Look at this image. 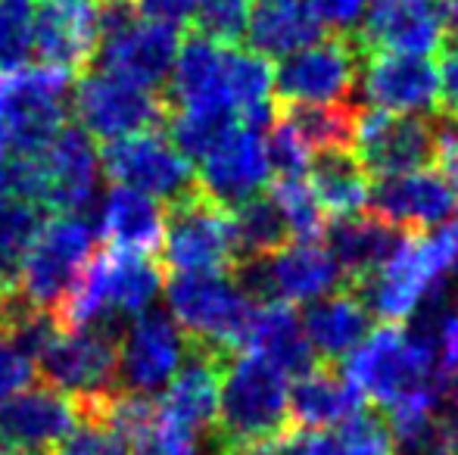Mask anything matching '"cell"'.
I'll return each instance as SVG.
<instances>
[{"instance_id":"23","label":"cell","mask_w":458,"mask_h":455,"mask_svg":"<svg viewBox=\"0 0 458 455\" xmlns=\"http://www.w3.org/2000/svg\"><path fill=\"white\" fill-rule=\"evenodd\" d=\"M228 362H231L228 352L191 343L184 365L172 377L169 387H165L163 400L157 402L165 425H172L175 431H182L193 440L209 437L218 421L222 377Z\"/></svg>"},{"instance_id":"37","label":"cell","mask_w":458,"mask_h":455,"mask_svg":"<svg viewBox=\"0 0 458 455\" xmlns=\"http://www.w3.org/2000/svg\"><path fill=\"white\" fill-rule=\"evenodd\" d=\"M169 140L182 150L191 163H203L237 125L234 113L228 110H193V113H169Z\"/></svg>"},{"instance_id":"3","label":"cell","mask_w":458,"mask_h":455,"mask_svg":"<svg viewBox=\"0 0 458 455\" xmlns=\"http://www.w3.org/2000/svg\"><path fill=\"white\" fill-rule=\"evenodd\" d=\"M165 291V274L153 256L106 249L88 262L85 274L56 312L63 331L115 328L122 318H138L153 309Z\"/></svg>"},{"instance_id":"30","label":"cell","mask_w":458,"mask_h":455,"mask_svg":"<svg viewBox=\"0 0 458 455\" xmlns=\"http://www.w3.org/2000/svg\"><path fill=\"white\" fill-rule=\"evenodd\" d=\"M241 352L259 356L284 377H300L318 365L302 331V318L293 312V306L284 303H268L256 309Z\"/></svg>"},{"instance_id":"17","label":"cell","mask_w":458,"mask_h":455,"mask_svg":"<svg viewBox=\"0 0 458 455\" xmlns=\"http://www.w3.org/2000/svg\"><path fill=\"white\" fill-rule=\"evenodd\" d=\"M100 150L79 125H66L38 156V206L56 215H81L100 188Z\"/></svg>"},{"instance_id":"34","label":"cell","mask_w":458,"mask_h":455,"mask_svg":"<svg viewBox=\"0 0 458 455\" xmlns=\"http://www.w3.org/2000/svg\"><path fill=\"white\" fill-rule=\"evenodd\" d=\"M309 455H396L384 412L362 409L352 418L309 437Z\"/></svg>"},{"instance_id":"12","label":"cell","mask_w":458,"mask_h":455,"mask_svg":"<svg viewBox=\"0 0 458 455\" xmlns=\"http://www.w3.org/2000/svg\"><path fill=\"white\" fill-rule=\"evenodd\" d=\"M72 75L50 66L10 72L4 110V138L10 156H38L66 128L72 104Z\"/></svg>"},{"instance_id":"43","label":"cell","mask_w":458,"mask_h":455,"mask_svg":"<svg viewBox=\"0 0 458 455\" xmlns=\"http://www.w3.org/2000/svg\"><path fill=\"white\" fill-rule=\"evenodd\" d=\"M31 377H35V362L10 337L0 334V402L29 387Z\"/></svg>"},{"instance_id":"15","label":"cell","mask_w":458,"mask_h":455,"mask_svg":"<svg viewBox=\"0 0 458 455\" xmlns=\"http://www.w3.org/2000/svg\"><path fill=\"white\" fill-rule=\"evenodd\" d=\"M191 341L169 312L150 309L131 318L119 337V387L122 393L150 396L165 390L184 365Z\"/></svg>"},{"instance_id":"31","label":"cell","mask_w":458,"mask_h":455,"mask_svg":"<svg viewBox=\"0 0 458 455\" xmlns=\"http://www.w3.org/2000/svg\"><path fill=\"white\" fill-rule=\"evenodd\" d=\"M321 38L325 29L306 0H253L247 25V44L253 54L284 60Z\"/></svg>"},{"instance_id":"1","label":"cell","mask_w":458,"mask_h":455,"mask_svg":"<svg viewBox=\"0 0 458 455\" xmlns=\"http://www.w3.org/2000/svg\"><path fill=\"white\" fill-rule=\"evenodd\" d=\"M344 371L377 412L393 415L405 409H440L443 375L430 343L418 331L380 324L344 362Z\"/></svg>"},{"instance_id":"38","label":"cell","mask_w":458,"mask_h":455,"mask_svg":"<svg viewBox=\"0 0 458 455\" xmlns=\"http://www.w3.org/2000/svg\"><path fill=\"white\" fill-rule=\"evenodd\" d=\"M272 200L277 203V209H281L293 240H321V237H325V228H327L325 213H321L318 200H315L306 178L275 181Z\"/></svg>"},{"instance_id":"20","label":"cell","mask_w":458,"mask_h":455,"mask_svg":"<svg viewBox=\"0 0 458 455\" xmlns=\"http://www.w3.org/2000/svg\"><path fill=\"white\" fill-rule=\"evenodd\" d=\"M81 427L75 400L35 383L0 402V450L13 452H56Z\"/></svg>"},{"instance_id":"6","label":"cell","mask_w":458,"mask_h":455,"mask_svg":"<svg viewBox=\"0 0 458 455\" xmlns=\"http://www.w3.org/2000/svg\"><path fill=\"white\" fill-rule=\"evenodd\" d=\"M178 50L182 35L175 25L144 19L131 0H100V69L159 91L169 85Z\"/></svg>"},{"instance_id":"22","label":"cell","mask_w":458,"mask_h":455,"mask_svg":"<svg viewBox=\"0 0 458 455\" xmlns=\"http://www.w3.org/2000/svg\"><path fill=\"white\" fill-rule=\"evenodd\" d=\"M31 41L41 66L85 72L100 47V0H35Z\"/></svg>"},{"instance_id":"45","label":"cell","mask_w":458,"mask_h":455,"mask_svg":"<svg viewBox=\"0 0 458 455\" xmlns=\"http://www.w3.org/2000/svg\"><path fill=\"white\" fill-rule=\"evenodd\" d=\"M134 10L140 13L150 22H163V25H184L193 19L199 0H131Z\"/></svg>"},{"instance_id":"36","label":"cell","mask_w":458,"mask_h":455,"mask_svg":"<svg viewBox=\"0 0 458 455\" xmlns=\"http://www.w3.org/2000/svg\"><path fill=\"white\" fill-rule=\"evenodd\" d=\"M44 225H47V215L38 203L16 200V197L0 200V274L6 281L16 278L19 265L35 247Z\"/></svg>"},{"instance_id":"33","label":"cell","mask_w":458,"mask_h":455,"mask_svg":"<svg viewBox=\"0 0 458 455\" xmlns=\"http://www.w3.org/2000/svg\"><path fill=\"white\" fill-rule=\"evenodd\" d=\"M281 115L306 144L309 153L352 150L356 147L359 110L352 104L331 106H281Z\"/></svg>"},{"instance_id":"26","label":"cell","mask_w":458,"mask_h":455,"mask_svg":"<svg viewBox=\"0 0 458 455\" xmlns=\"http://www.w3.org/2000/svg\"><path fill=\"white\" fill-rule=\"evenodd\" d=\"M300 318L306 341L321 365L346 362L374 331V316L352 287L309 303Z\"/></svg>"},{"instance_id":"27","label":"cell","mask_w":458,"mask_h":455,"mask_svg":"<svg viewBox=\"0 0 458 455\" xmlns=\"http://www.w3.org/2000/svg\"><path fill=\"white\" fill-rule=\"evenodd\" d=\"M365 409V396L346 371L334 365H315L312 371L293 377L290 387V421L296 431H327L340 421L352 418Z\"/></svg>"},{"instance_id":"21","label":"cell","mask_w":458,"mask_h":455,"mask_svg":"<svg viewBox=\"0 0 458 455\" xmlns=\"http://www.w3.org/2000/svg\"><path fill=\"white\" fill-rule=\"evenodd\" d=\"M368 209L405 234H434L458 213V194L440 169H421L377 178Z\"/></svg>"},{"instance_id":"5","label":"cell","mask_w":458,"mask_h":455,"mask_svg":"<svg viewBox=\"0 0 458 455\" xmlns=\"http://www.w3.org/2000/svg\"><path fill=\"white\" fill-rule=\"evenodd\" d=\"M169 316L191 343L237 356L259 306L231 272H175L165 284Z\"/></svg>"},{"instance_id":"11","label":"cell","mask_w":458,"mask_h":455,"mask_svg":"<svg viewBox=\"0 0 458 455\" xmlns=\"http://www.w3.org/2000/svg\"><path fill=\"white\" fill-rule=\"evenodd\" d=\"M163 259L175 272H234L241 256L231 213L199 188L169 203Z\"/></svg>"},{"instance_id":"39","label":"cell","mask_w":458,"mask_h":455,"mask_svg":"<svg viewBox=\"0 0 458 455\" xmlns=\"http://www.w3.org/2000/svg\"><path fill=\"white\" fill-rule=\"evenodd\" d=\"M253 0H199L191 25L193 35L209 38L222 47H237L247 38Z\"/></svg>"},{"instance_id":"18","label":"cell","mask_w":458,"mask_h":455,"mask_svg":"<svg viewBox=\"0 0 458 455\" xmlns=\"http://www.w3.org/2000/svg\"><path fill=\"white\" fill-rule=\"evenodd\" d=\"M449 35V16L440 0H371L356 44L362 54L430 56L443 50Z\"/></svg>"},{"instance_id":"49","label":"cell","mask_w":458,"mask_h":455,"mask_svg":"<svg viewBox=\"0 0 458 455\" xmlns=\"http://www.w3.org/2000/svg\"><path fill=\"white\" fill-rule=\"evenodd\" d=\"M10 287H13V281H6L4 274H0V299H4L6 293H10Z\"/></svg>"},{"instance_id":"2","label":"cell","mask_w":458,"mask_h":455,"mask_svg":"<svg viewBox=\"0 0 458 455\" xmlns=\"http://www.w3.org/2000/svg\"><path fill=\"white\" fill-rule=\"evenodd\" d=\"M293 431L287 377L253 352L231 356L222 377L216 431L199 455H243Z\"/></svg>"},{"instance_id":"9","label":"cell","mask_w":458,"mask_h":455,"mask_svg":"<svg viewBox=\"0 0 458 455\" xmlns=\"http://www.w3.org/2000/svg\"><path fill=\"white\" fill-rule=\"evenodd\" d=\"M362 60L365 54L352 35H325L284 56L275 72V100L281 106L350 104L362 75Z\"/></svg>"},{"instance_id":"8","label":"cell","mask_w":458,"mask_h":455,"mask_svg":"<svg viewBox=\"0 0 458 455\" xmlns=\"http://www.w3.org/2000/svg\"><path fill=\"white\" fill-rule=\"evenodd\" d=\"M231 274L256 306H309L327 293L350 287L321 240H293L266 259L237 262Z\"/></svg>"},{"instance_id":"14","label":"cell","mask_w":458,"mask_h":455,"mask_svg":"<svg viewBox=\"0 0 458 455\" xmlns=\"http://www.w3.org/2000/svg\"><path fill=\"white\" fill-rule=\"evenodd\" d=\"M100 165L113 184L131 188L153 200L175 203L199 188L193 163L182 156L169 134H163L159 128L106 144L100 150Z\"/></svg>"},{"instance_id":"24","label":"cell","mask_w":458,"mask_h":455,"mask_svg":"<svg viewBox=\"0 0 458 455\" xmlns=\"http://www.w3.org/2000/svg\"><path fill=\"white\" fill-rule=\"evenodd\" d=\"M268 178L266 131L243 122L199 163V190L228 213L259 197Z\"/></svg>"},{"instance_id":"16","label":"cell","mask_w":458,"mask_h":455,"mask_svg":"<svg viewBox=\"0 0 458 455\" xmlns=\"http://www.w3.org/2000/svg\"><path fill=\"white\" fill-rule=\"evenodd\" d=\"M352 153L374 178L421 172L430 163H437V122L434 115L365 110L359 113Z\"/></svg>"},{"instance_id":"32","label":"cell","mask_w":458,"mask_h":455,"mask_svg":"<svg viewBox=\"0 0 458 455\" xmlns=\"http://www.w3.org/2000/svg\"><path fill=\"white\" fill-rule=\"evenodd\" d=\"M306 181L321 213H331L334 219H350V215L368 213L371 206V175L352 150L315 153Z\"/></svg>"},{"instance_id":"42","label":"cell","mask_w":458,"mask_h":455,"mask_svg":"<svg viewBox=\"0 0 458 455\" xmlns=\"http://www.w3.org/2000/svg\"><path fill=\"white\" fill-rule=\"evenodd\" d=\"M306 4L321 29H331L334 35H356L371 0H306Z\"/></svg>"},{"instance_id":"19","label":"cell","mask_w":458,"mask_h":455,"mask_svg":"<svg viewBox=\"0 0 458 455\" xmlns=\"http://www.w3.org/2000/svg\"><path fill=\"white\" fill-rule=\"evenodd\" d=\"M362 97L371 110L396 115H437L443 110L440 66L428 56L365 54Z\"/></svg>"},{"instance_id":"29","label":"cell","mask_w":458,"mask_h":455,"mask_svg":"<svg viewBox=\"0 0 458 455\" xmlns=\"http://www.w3.org/2000/svg\"><path fill=\"white\" fill-rule=\"evenodd\" d=\"M100 234L103 240H109V249L153 256L157 249H163L165 237L163 203L113 184L100 203Z\"/></svg>"},{"instance_id":"47","label":"cell","mask_w":458,"mask_h":455,"mask_svg":"<svg viewBox=\"0 0 458 455\" xmlns=\"http://www.w3.org/2000/svg\"><path fill=\"white\" fill-rule=\"evenodd\" d=\"M440 85H443V110L449 119L458 122V38H446L440 63Z\"/></svg>"},{"instance_id":"41","label":"cell","mask_w":458,"mask_h":455,"mask_svg":"<svg viewBox=\"0 0 458 455\" xmlns=\"http://www.w3.org/2000/svg\"><path fill=\"white\" fill-rule=\"evenodd\" d=\"M266 153H268V169H272L275 181H293V178H306L312 153L300 140V134L275 115V122L266 131Z\"/></svg>"},{"instance_id":"28","label":"cell","mask_w":458,"mask_h":455,"mask_svg":"<svg viewBox=\"0 0 458 455\" xmlns=\"http://www.w3.org/2000/svg\"><path fill=\"white\" fill-rule=\"evenodd\" d=\"M405 237H409L405 231L393 228L390 222H384L368 209V213L350 215V219H334V225L325 228L321 243L340 265L346 284L352 287L377 272L396 253Z\"/></svg>"},{"instance_id":"13","label":"cell","mask_w":458,"mask_h":455,"mask_svg":"<svg viewBox=\"0 0 458 455\" xmlns=\"http://www.w3.org/2000/svg\"><path fill=\"white\" fill-rule=\"evenodd\" d=\"M35 365L44 383L69 400H106L119 387V334L115 328L60 331Z\"/></svg>"},{"instance_id":"10","label":"cell","mask_w":458,"mask_h":455,"mask_svg":"<svg viewBox=\"0 0 458 455\" xmlns=\"http://www.w3.org/2000/svg\"><path fill=\"white\" fill-rule=\"evenodd\" d=\"M72 110L79 115V128L106 144L140 131H157L169 119V106L159 91L140 88L106 69H91L81 75L72 88Z\"/></svg>"},{"instance_id":"48","label":"cell","mask_w":458,"mask_h":455,"mask_svg":"<svg viewBox=\"0 0 458 455\" xmlns=\"http://www.w3.org/2000/svg\"><path fill=\"white\" fill-rule=\"evenodd\" d=\"M243 455H309V434L293 427V431L281 434V437L268 440V443L256 446V450H250Z\"/></svg>"},{"instance_id":"4","label":"cell","mask_w":458,"mask_h":455,"mask_svg":"<svg viewBox=\"0 0 458 455\" xmlns=\"http://www.w3.org/2000/svg\"><path fill=\"white\" fill-rule=\"evenodd\" d=\"M449 278H455V272L446 237L443 231H434V234H409L396 253L374 274L352 284V291L362 297L374 322L403 324L411 322L437 293L449 291Z\"/></svg>"},{"instance_id":"7","label":"cell","mask_w":458,"mask_h":455,"mask_svg":"<svg viewBox=\"0 0 458 455\" xmlns=\"http://www.w3.org/2000/svg\"><path fill=\"white\" fill-rule=\"evenodd\" d=\"M97 231L85 215H56L38 234L35 247L16 272V293L35 309L60 312L72 287L94 259Z\"/></svg>"},{"instance_id":"50","label":"cell","mask_w":458,"mask_h":455,"mask_svg":"<svg viewBox=\"0 0 458 455\" xmlns=\"http://www.w3.org/2000/svg\"><path fill=\"white\" fill-rule=\"evenodd\" d=\"M0 455H44V452H13V450H0Z\"/></svg>"},{"instance_id":"25","label":"cell","mask_w":458,"mask_h":455,"mask_svg":"<svg viewBox=\"0 0 458 455\" xmlns=\"http://www.w3.org/2000/svg\"><path fill=\"white\" fill-rule=\"evenodd\" d=\"M165 106H169V113H234L228 94V47L199 35L184 38L169 85H165Z\"/></svg>"},{"instance_id":"46","label":"cell","mask_w":458,"mask_h":455,"mask_svg":"<svg viewBox=\"0 0 458 455\" xmlns=\"http://www.w3.org/2000/svg\"><path fill=\"white\" fill-rule=\"evenodd\" d=\"M437 163L458 194V122L449 115L437 119Z\"/></svg>"},{"instance_id":"44","label":"cell","mask_w":458,"mask_h":455,"mask_svg":"<svg viewBox=\"0 0 458 455\" xmlns=\"http://www.w3.org/2000/svg\"><path fill=\"white\" fill-rule=\"evenodd\" d=\"M56 455H128L122 440L109 434L100 425H81L66 443L56 450Z\"/></svg>"},{"instance_id":"40","label":"cell","mask_w":458,"mask_h":455,"mask_svg":"<svg viewBox=\"0 0 458 455\" xmlns=\"http://www.w3.org/2000/svg\"><path fill=\"white\" fill-rule=\"evenodd\" d=\"M31 16L35 0H0V72H19L35 54Z\"/></svg>"},{"instance_id":"35","label":"cell","mask_w":458,"mask_h":455,"mask_svg":"<svg viewBox=\"0 0 458 455\" xmlns=\"http://www.w3.org/2000/svg\"><path fill=\"white\" fill-rule=\"evenodd\" d=\"M231 219H234L237 256H241V262L266 259V256L284 249L287 243H293L287 222H284L272 194H259L250 203H243V206L231 209Z\"/></svg>"}]
</instances>
